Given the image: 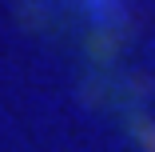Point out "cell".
<instances>
[{"instance_id": "obj_1", "label": "cell", "mask_w": 155, "mask_h": 152, "mask_svg": "<svg viewBox=\"0 0 155 152\" xmlns=\"http://www.w3.org/2000/svg\"><path fill=\"white\" fill-rule=\"evenodd\" d=\"M87 4H91V8H107L111 0H87Z\"/></svg>"}]
</instances>
